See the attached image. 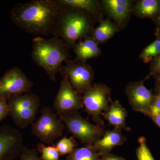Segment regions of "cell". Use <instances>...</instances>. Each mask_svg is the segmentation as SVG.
Returning <instances> with one entry per match:
<instances>
[{
	"instance_id": "26",
	"label": "cell",
	"mask_w": 160,
	"mask_h": 160,
	"mask_svg": "<svg viewBox=\"0 0 160 160\" xmlns=\"http://www.w3.org/2000/svg\"><path fill=\"white\" fill-rule=\"evenodd\" d=\"M19 160H42L36 150L24 146L19 156Z\"/></svg>"
},
{
	"instance_id": "8",
	"label": "cell",
	"mask_w": 160,
	"mask_h": 160,
	"mask_svg": "<svg viewBox=\"0 0 160 160\" xmlns=\"http://www.w3.org/2000/svg\"><path fill=\"white\" fill-rule=\"evenodd\" d=\"M66 66H62L60 72L66 75L73 89L80 95H83L92 86L94 78L93 69L86 62L69 60Z\"/></svg>"
},
{
	"instance_id": "12",
	"label": "cell",
	"mask_w": 160,
	"mask_h": 160,
	"mask_svg": "<svg viewBox=\"0 0 160 160\" xmlns=\"http://www.w3.org/2000/svg\"><path fill=\"white\" fill-rule=\"evenodd\" d=\"M24 139L18 130L9 125L0 127V160H15L24 147Z\"/></svg>"
},
{
	"instance_id": "14",
	"label": "cell",
	"mask_w": 160,
	"mask_h": 160,
	"mask_svg": "<svg viewBox=\"0 0 160 160\" xmlns=\"http://www.w3.org/2000/svg\"><path fill=\"white\" fill-rule=\"evenodd\" d=\"M122 130L116 127L111 130H106L102 136L95 142L92 147L100 156L111 153L114 148L122 146L127 141V138L123 135Z\"/></svg>"
},
{
	"instance_id": "28",
	"label": "cell",
	"mask_w": 160,
	"mask_h": 160,
	"mask_svg": "<svg viewBox=\"0 0 160 160\" xmlns=\"http://www.w3.org/2000/svg\"><path fill=\"white\" fill-rule=\"evenodd\" d=\"M7 100L0 99V123L9 116V108Z\"/></svg>"
},
{
	"instance_id": "30",
	"label": "cell",
	"mask_w": 160,
	"mask_h": 160,
	"mask_svg": "<svg viewBox=\"0 0 160 160\" xmlns=\"http://www.w3.org/2000/svg\"><path fill=\"white\" fill-rule=\"evenodd\" d=\"M149 118H150L155 124L160 128V114L152 116Z\"/></svg>"
},
{
	"instance_id": "1",
	"label": "cell",
	"mask_w": 160,
	"mask_h": 160,
	"mask_svg": "<svg viewBox=\"0 0 160 160\" xmlns=\"http://www.w3.org/2000/svg\"><path fill=\"white\" fill-rule=\"evenodd\" d=\"M62 8L58 0H33L15 6L11 11V19L29 34L53 36Z\"/></svg>"
},
{
	"instance_id": "32",
	"label": "cell",
	"mask_w": 160,
	"mask_h": 160,
	"mask_svg": "<svg viewBox=\"0 0 160 160\" xmlns=\"http://www.w3.org/2000/svg\"><path fill=\"white\" fill-rule=\"evenodd\" d=\"M153 77L155 80V86L160 88V73L155 75Z\"/></svg>"
},
{
	"instance_id": "7",
	"label": "cell",
	"mask_w": 160,
	"mask_h": 160,
	"mask_svg": "<svg viewBox=\"0 0 160 160\" xmlns=\"http://www.w3.org/2000/svg\"><path fill=\"white\" fill-rule=\"evenodd\" d=\"M65 126L56 113L49 107H44L38 120L31 125L32 134L42 143L53 144L61 137L65 129Z\"/></svg>"
},
{
	"instance_id": "17",
	"label": "cell",
	"mask_w": 160,
	"mask_h": 160,
	"mask_svg": "<svg viewBox=\"0 0 160 160\" xmlns=\"http://www.w3.org/2000/svg\"><path fill=\"white\" fill-rule=\"evenodd\" d=\"M160 12V0H138L132 8V13L141 18L153 21Z\"/></svg>"
},
{
	"instance_id": "16",
	"label": "cell",
	"mask_w": 160,
	"mask_h": 160,
	"mask_svg": "<svg viewBox=\"0 0 160 160\" xmlns=\"http://www.w3.org/2000/svg\"><path fill=\"white\" fill-rule=\"evenodd\" d=\"M127 114L126 109L118 101L112 100L109 109L102 113V116L111 126L129 132L131 129L126 125Z\"/></svg>"
},
{
	"instance_id": "29",
	"label": "cell",
	"mask_w": 160,
	"mask_h": 160,
	"mask_svg": "<svg viewBox=\"0 0 160 160\" xmlns=\"http://www.w3.org/2000/svg\"><path fill=\"white\" fill-rule=\"evenodd\" d=\"M100 160H125V159L121 157L109 153L101 156Z\"/></svg>"
},
{
	"instance_id": "9",
	"label": "cell",
	"mask_w": 160,
	"mask_h": 160,
	"mask_svg": "<svg viewBox=\"0 0 160 160\" xmlns=\"http://www.w3.org/2000/svg\"><path fill=\"white\" fill-rule=\"evenodd\" d=\"M33 86L20 68L13 67L0 78V99L8 100L13 96L30 92Z\"/></svg>"
},
{
	"instance_id": "10",
	"label": "cell",
	"mask_w": 160,
	"mask_h": 160,
	"mask_svg": "<svg viewBox=\"0 0 160 160\" xmlns=\"http://www.w3.org/2000/svg\"><path fill=\"white\" fill-rule=\"evenodd\" d=\"M63 76L53 104L58 116L71 112L78 111L84 107L82 95L72 86L68 76L66 75Z\"/></svg>"
},
{
	"instance_id": "4",
	"label": "cell",
	"mask_w": 160,
	"mask_h": 160,
	"mask_svg": "<svg viewBox=\"0 0 160 160\" xmlns=\"http://www.w3.org/2000/svg\"><path fill=\"white\" fill-rule=\"evenodd\" d=\"M7 102L9 116L18 127L24 129L36 121L40 106L37 95L31 92L17 95L9 98Z\"/></svg>"
},
{
	"instance_id": "31",
	"label": "cell",
	"mask_w": 160,
	"mask_h": 160,
	"mask_svg": "<svg viewBox=\"0 0 160 160\" xmlns=\"http://www.w3.org/2000/svg\"><path fill=\"white\" fill-rule=\"evenodd\" d=\"M153 22L156 26V30L160 31V12L156 18L153 20Z\"/></svg>"
},
{
	"instance_id": "2",
	"label": "cell",
	"mask_w": 160,
	"mask_h": 160,
	"mask_svg": "<svg viewBox=\"0 0 160 160\" xmlns=\"http://www.w3.org/2000/svg\"><path fill=\"white\" fill-rule=\"evenodd\" d=\"M98 20L84 10L62 5L52 36L59 38L69 47L92 36Z\"/></svg>"
},
{
	"instance_id": "3",
	"label": "cell",
	"mask_w": 160,
	"mask_h": 160,
	"mask_svg": "<svg viewBox=\"0 0 160 160\" xmlns=\"http://www.w3.org/2000/svg\"><path fill=\"white\" fill-rule=\"evenodd\" d=\"M32 60L45 70L49 79L55 82L62 63L69 60V47L59 38L52 36L37 37L32 40Z\"/></svg>"
},
{
	"instance_id": "24",
	"label": "cell",
	"mask_w": 160,
	"mask_h": 160,
	"mask_svg": "<svg viewBox=\"0 0 160 160\" xmlns=\"http://www.w3.org/2000/svg\"><path fill=\"white\" fill-rule=\"evenodd\" d=\"M139 146L136 151L138 160H156L147 145L146 138L142 136L138 139Z\"/></svg>"
},
{
	"instance_id": "22",
	"label": "cell",
	"mask_w": 160,
	"mask_h": 160,
	"mask_svg": "<svg viewBox=\"0 0 160 160\" xmlns=\"http://www.w3.org/2000/svg\"><path fill=\"white\" fill-rule=\"evenodd\" d=\"M77 145L74 138L64 137L57 143L55 147L60 156L68 155L74 150Z\"/></svg>"
},
{
	"instance_id": "27",
	"label": "cell",
	"mask_w": 160,
	"mask_h": 160,
	"mask_svg": "<svg viewBox=\"0 0 160 160\" xmlns=\"http://www.w3.org/2000/svg\"><path fill=\"white\" fill-rule=\"evenodd\" d=\"M160 73V54L150 62L149 74L144 80L149 79L155 75Z\"/></svg>"
},
{
	"instance_id": "6",
	"label": "cell",
	"mask_w": 160,
	"mask_h": 160,
	"mask_svg": "<svg viewBox=\"0 0 160 160\" xmlns=\"http://www.w3.org/2000/svg\"><path fill=\"white\" fill-rule=\"evenodd\" d=\"M111 92V89L106 84L94 83L82 96L85 111L96 124L102 127L104 123L101 116L109 109L112 101Z\"/></svg>"
},
{
	"instance_id": "19",
	"label": "cell",
	"mask_w": 160,
	"mask_h": 160,
	"mask_svg": "<svg viewBox=\"0 0 160 160\" xmlns=\"http://www.w3.org/2000/svg\"><path fill=\"white\" fill-rule=\"evenodd\" d=\"M64 6L82 9L90 13L99 21L102 18V8L101 2L96 0H58Z\"/></svg>"
},
{
	"instance_id": "11",
	"label": "cell",
	"mask_w": 160,
	"mask_h": 160,
	"mask_svg": "<svg viewBox=\"0 0 160 160\" xmlns=\"http://www.w3.org/2000/svg\"><path fill=\"white\" fill-rule=\"evenodd\" d=\"M145 81L144 79L129 82L126 86L125 92L132 109L148 116L155 94L145 86Z\"/></svg>"
},
{
	"instance_id": "25",
	"label": "cell",
	"mask_w": 160,
	"mask_h": 160,
	"mask_svg": "<svg viewBox=\"0 0 160 160\" xmlns=\"http://www.w3.org/2000/svg\"><path fill=\"white\" fill-rule=\"evenodd\" d=\"M155 98L153 103L150 107L148 117L160 114V88L155 87Z\"/></svg>"
},
{
	"instance_id": "5",
	"label": "cell",
	"mask_w": 160,
	"mask_h": 160,
	"mask_svg": "<svg viewBox=\"0 0 160 160\" xmlns=\"http://www.w3.org/2000/svg\"><path fill=\"white\" fill-rule=\"evenodd\" d=\"M68 131L74 138L85 146H92L102 136L106 131L102 126L92 124L83 118L78 111L59 116Z\"/></svg>"
},
{
	"instance_id": "21",
	"label": "cell",
	"mask_w": 160,
	"mask_h": 160,
	"mask_svg": "<svg viewBox=\"0 0 160 160\" xmlns=\"http://www.w3.org/2000/svg\"><path fill=\"white\" fill-rule=\"evenodd\" d=\"M155 39L143 49L139 58L143 62L149 63L160 54V31L156 30Z\"/></svg>"
},
{
	"instance_id": "18",
	"label": "cell",
	"mask_w": 160,
	"mask_h": 160,
	"mask_svg": "<svg viewBox=\"0 0 160 160\" xmlns=\"http://www.w3.org/2000/svg\"><path fill=\"white\" fill-rule=\"evenodd\" d=\"M98 22V26L93 29L92 36L99 44L106 42L121 30L110 18L101 19Z\"/></svg>"
},
{
	"instance_id": "13",
	"label": "cell",
	"mask_w": 160,
	"mask_h": 160,
	"mask_svg": "<svg viewBox=\"0 0 160 160\" xmlns=\"http://www.w3.org/2000/svg\"><path fill=\"white\" fill-rule=\"evenodd\" d=\"M103 10L121 29L128 24L135 1L132 0H102Z\"/></svg>"
},
{
	"instance_id": "20",
	"label": "cell",
	"mask_w": 160,
	"mask_h": 160,
	"mask_svg": "<svg viewBox=\"0 0 160 160\" xmlns=\"http://www.w3.org/2000/svg\"><path fill=\"white\" fill-rule=\"evenodd\" d=\"M100 155L92 146L75 148L66 160H100Z\"/></svg>"
},
{
	"instance_id": "23",
	"label": "cell",
	"mask_w": 160,
	"mask_h": 160,
	"mask_svg": "<svg viewBox=\"0 0 160 160\" xmlns=\"http://www.w3.org/2000/svg\"><path fill=\"white\" fill-rule=\"evenodd\" d=\"M37 149L41 153L42 160H59V153L53 144L47 146L40 143L38 144Z\"/></svg>"
},
{
	"instance_id": "15",
	"label": "cell",
	"mask_w": 160,
	"mask_h": 160,
	"mask_svg": "<svg viewBox=\"0 0 160 160\" xmlns=\"http://www.w3.org/2000/svg\"><path fill=\"white\" fill-rule=\"evenodd\" d=\"M75 61L86 62L87 60L97 58L102 53L99 44L92 36L78 42L73 47Z\"/></svg>"
}]
</instances>
